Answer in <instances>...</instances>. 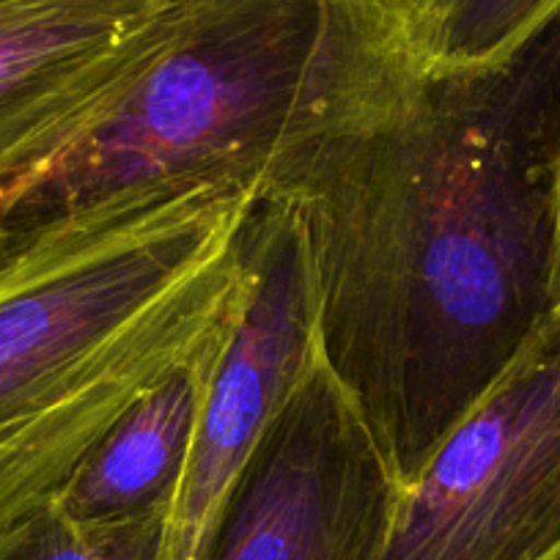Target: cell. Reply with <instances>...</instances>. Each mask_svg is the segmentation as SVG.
I'll use <instances>...</instances> for the list:
<instances>
[{"mask_svg":"<svg viewBox=\"0 0 560 560\" xmlns=\"http://www.w3.org/2000/svg\"><path fill=\"white\" fill-rule=\"evenodd\" d=\"M261 198L298 218L322 358L407 487L560 316V9L492 67L398 45Z\"/></svg>","mask_w":560,"mask_h":560,"instance_id":"cell-1","label":"cell"},{"mask_svg":"<svg viewBox=\"0 0 560 560\" xmlns=\"http://www.w3.org/2000/svg\"><path fill=\"white\" fill-rule=\"evenodd\" d=\"M401 42L396 0H168L132 83L0 196V220L83 240L192 192L261 198L283 154Z\"/></svg>","mask_w":560,"mask_h":560,"instance_id":"cell-2","label":"cell"},{"mask_svg":"<svg viewBox=\"0 0 560 560\" xmlns=\"http://www.w3.org/2000/svg\"><path fill=\"white\" fill-rule=\"evenodd\" d=\"M256 196L192 192L83 240L0 220V533L240 319Z\"/></svg>","mask_w":560,"mask_h":560,"instance_id":"cell-3","label":"cell"},{"mask_svg":"<svg viewBox=\"0 0 560 560\" xmlns=\"http://www.w3.org/2000/svg\"><path fill=\"white\" fill-rule=\"evenodd\" d=\"M560 555V316L401 487L376 560Z\"/></svg>","mask_w":560,"mask_h":560,"instance_id":"cell-4","label":"cell"},{"mask_svg":"<svg viewBox=\"0 0 560 560\" xmlns=\"http://www.w3.org/2000/svg\"><path fill=\"white\" fill-rule=\"evenodd\" d=\"M401 483L316 343L203 560H376Z\"/></svg>","mask_w":560,"mask_h":560,"instance_id":"cell-5","label":"cell"},{"mask_svg":"<svg viewBox=\"0 0 560 560\" xmlns=\"http://www.w3.org/2000/svg\"><path fill=\"white\" fill-rule=\"evenodd\" d=\"M245 242L250 283L198 418L163 560H203L236 481L316 349L314 275L298 218L258 198Z\"/></svg>","mask_w":560,"mask_h":560,"instance_id":"cell-6","label":"cell"},{"mask_svg":"<svg viewBox=\"0 0 560 560\" xmlns=\"http://www.w3.org/2000/svg\"><path fill=\"white\" fill-rule=\"evenodd\" d=\"M168 0H0V196L69 149L147 61Z\"/></svg>","mask_w":560,"mask_h":560,"instance_id":"cell-7","label":"cell"},{"mask_svg":"<svg viewBox=\"0 0 560 560\" xmlns=\"http://www.w3.org/2000/svg\"><path fill=\"white\" fill-rule=\"evenodd\" d=\"M231 330L143 393L107 429L52 498L69 516L80 522H129L171 514Z\"/></svg>","mask_w":560,"mask_h":560,"instance_id":"cell-8","label":"cell"},{"mask_svg":"<svg viewBox=\"0 0 560 560\" xmlns=\"http://www.w3.org/2000/svg\"><path fill=\"white\" fill-rule=\"evenodd\" d=\"M558 9L560 0H420L404 28L420 72H465L509 58Z\"/></svg>","mask_w":560,"mask_h":560,"instance_id":"cell-9","label":"cell"},{"mask_svg":"<svg viewBox=\"0 0 560 560\" xmlns=\"http://www.w3.org/2000/svg\"><path fill=\"white\" fill-rule=\"evenodd\" d=\"M168 516L80 522L56 500L0 533V560H163Z\"/></svg>","mask_w":560,"mask_h":560,"instance_id":"cell-10","label":"cell"},{"mask_svg":"<svg viewBox=\"0 0 560 560\" xmlns=\"http://www.w3.org/2000/svg\"><path fill=\"white\" fill-rule=\"evenodd\" d=\"M396 3H398V7H401V14H404V12H409V9H412L415 3H420V0H396Z\"/></svg>","mask_w":560,"mask_h":560,"instance_id":"cell-11","label":"cell"},{"mask_svg":"<svg viewBox=\"0 0 560 560\" xmlns=\"http://www.w3.org/2000/svg\"><path fill=\"white\" fill-rule=\"evenodd\" d=\"M555 560H560V555H558V558H555Z\"/></svg>","mask_w":560,"mask_h":560,"instance_id":"cell-12","label":"cell"}]
</instances>
